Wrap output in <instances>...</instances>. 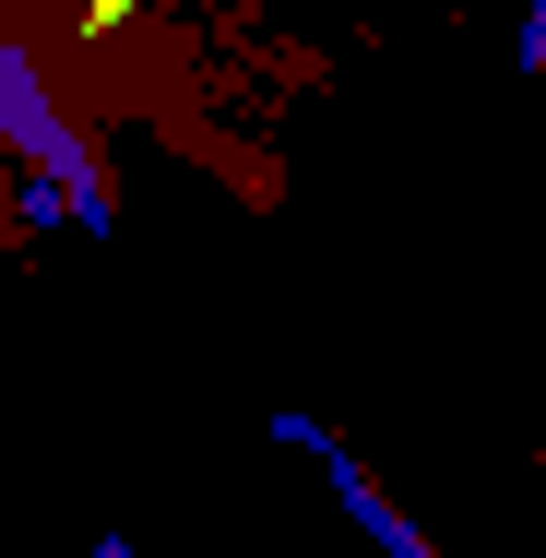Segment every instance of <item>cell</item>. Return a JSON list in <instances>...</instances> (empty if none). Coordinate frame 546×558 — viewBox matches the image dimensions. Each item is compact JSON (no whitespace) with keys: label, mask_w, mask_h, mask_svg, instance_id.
Wrapping results in <instances>:
<instances>
[{"label":"cell","mask_w":546,"mask_h":558,"mask_svg":"<svg viewBox=\"0 0 546 558\" xmlns=\"http://www.w3.org/2000/svg\"><path fill=\"white\" fill-rule=\"evenodd\" d=\"M523 60H546V12H535V24H523Z\"/></svg>","instance_id":"2"},{"label":"cell","mask_w":546,"mask_h":558,"mask_svg":"<svg viewBox=\"0 0 546 558\" xmlns=\"http://www.w3.org/2000/svg\"><path fill=\"white\" fill-rule=\"evenodd\" d=\"M274 440H286V451H310V463H321V475H332V499H344V511H356V523L380 535V558H439L428 535H416V523H404V511H392V499L368 487V463H356V451L332 440L321 416H274Z\"/></svg>","instance_id":"1"}]
</instances>
